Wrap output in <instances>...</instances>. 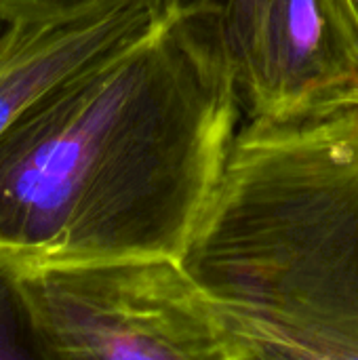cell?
Returning a JSON list of instances; mask_svg holds the SVG:
<instances>
[{
  "instance_id": "obj_7",
  "label": "cell",
  "mask_w": 358,
  "mask_h": 360,
  "mask_svg": "<svg viewBox=\"0 0 358 360\" xmlns=\"http://www.w3.org/2000/svg\"><path fill=\"white\" fill-rule=\"evenodd\" d=\"M173 0H0V23L70 21L116 8L162 11Z\"/></svg>"
},
{
  "instance_id": "obj_3",
  "label": "cell",
  "mask_w": 358,
  "mask_h": 360,
  "mask_svg": "<svg viewBox=\"0 0 358 360\" xmlns=\"http://www.w3.org/2000/svg\"><path fill=\"white\" fill-rule=\"evenodd\" d=\"M23 291L46 360H234L175 259L23 266Z\"/></svg>"
},
{
  "instance_id": "obj_1",
  "label": "cell",
  "mask_w": 358,
  "mask_h": 360,
  "mask_svg": "<svg viewBox=\"0 0 358 360\" xmlns=\"http://www.w3.org/2000/svg\"><path fill=\"white\" fill-rule=\"evenodd\" d=\"M243 120L222 23L154 13L0 135V255L181 262Z\"/></svg>"
},
{
  "instance_id": "obj_8",
  "label": "cell",
  "mask_w": 358,
  "mask_h": 360,
  "mask_svg": "<svg viewBox=\"0 0 358 360\" xmlns=\"http://www.w3.org/2000/svg\"><path fill=\"white\" fill-rule=\"evenodd\" d=\"M234 0H173V4L190 8V11H198V13H207L211 17H215L222 23L224 30V19L230 11Z\"/></svg>"
},
{
  "instance_id": "obj_9",
  "label": "cell",
  "mask_w": 358,
  "mask_h": 360,
  "mask_svg": "<svg viewBox=\"0 0 358 360\" xmlns=\"http://www.w3.org/2000/svg\"><path fill=\"white\" fill-rule=\"evenodd\" d=\"M340 2L344 6V13H346V17H348V21H350V25L354 30V36H357L358 40V0H340Z\"/></svg>"
},
{
  "instance_id": "obj_4",
  "label": "cell",
  "mask_w": 358,
  "mask_h": 360,
  "mask_svg": "<svg viewBox=\"0 0 358 360\" xmlns=\"http://www.w3.org/2000/svg\"><path fill=\"white\" fill-rule=\"evenodd\" d=\"M224 38L245 118L358 101V40L340 0H234Z\"/></svg>"
},
{
  "instance_id": "obj_2",
  "label": "cell",
  "mask_w": 358,
  "mask_h": 360,
  "mask_svg": "<svg viewBox=\"0 0 358 360\" xmlns=\"http://www.w3.org/2000/svg\"><path fill=\"white\" fill-rule=\"evenodd\" d=\"M181 264L234 360H358V101L245 118Z\"/></svg>"
},
{
  "instance_id": "obj_5",
  "label": "cell",
  "mask_w": 358,
  "mask_h": 360,
  "mask_svg": "<svg viewBox=\"0 0 358 360\" xmlns=\"http://www.w3.org/2000/svg\"><path fill=\"white\" fill-rule=\"evenodd\" d=\"M158 11L116 8L70 21L13 23L0 32V135L51 84L114 46Z\"/></svg>"
},
{
  "instance_id": "obj_6",
  "label": "cell",
  "mask_w": 358,
  "mask_h": 360,
  "mask_svg": "<svg viewBox=\"0 0 358 360\" xmlns=\"http://www.w3.org/2000/svg\"><path fill=\"white\" fill-rule=\"evenodd\" d=\"M0 360H46L23 291V266L0 255Z\"/></svg>"
}]
</instances>
